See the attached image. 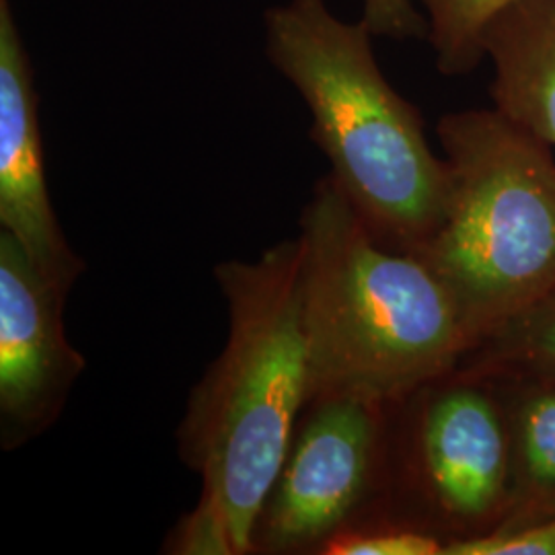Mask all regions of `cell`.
<instances>
[{
    "label": "cell",
    "mask_w": 555,
    "mask_h": 555,
    "mask_svg": "<svg viewBox=\"0 0 555 555\" xmlns=\"http://www.w3.org/2000/svg\"><path fill=\"white\" fill-rule=\"evenodd\" d=\"M300 270L298 237L215 268L229 337L179 424V456L202 492L167 539V554H251L259 511L311 399Z\"/></svg>",
    "instance_id": "6da1fadb"
},
{
    "label": "cell",
    "mask_w": 555,
    "mask_h": 555,
    "mask_svg": "<svg viewBox=\"0 0 555 555\" xmlns=\"http://www.w3.org/2000/svg\"><path fill=\"white\" fill-rule=\"evenodd\" d=\"M298 227L311 399L391 405L455 371L472 341L453 293L426 261L380 245L332 176Z\"/></svg>",
    "instance_id": "7a4b0ae2"
},
{
    "label": "cell",
    "mask_w": 555,
    "mask_h": 555,
    "mask_svg": "<svg viewBox=\"0 0 555 555\" xmlns=\"http://www.w3.org/2000/svg\"><path fill=\"white\" fill-rule=\"evenodd\" d=\"M266 23L268 54L309 105L330 176L380 245L416 256L444 219L449 165L380 75L366 23L337 20L323 0H291Z\"/></svg>",
    "instance_id": "3957f363"
},
{
    "label": "cell",
    "mask_w": 555,
    "mask_h": 555,
    "mask_svg": "<svg viewBox=\"0 0 555 555\" xmlns=\"http://www.w3.org/2000/svg\"><path fill=\"white\" fill-rule=\"evenodd\" d=\"M447 212L417 251L453 293L472 346L555 286L552 146L500 109L438 124Z\"/></svg>",
    "instance_id": "277c9868"
},
{
    "label": "cell",
    "mask_w": 555,
    "mask_h": 555,
    "mask_svg": "<svg viewBox=\"0 0 555 555\" xmlns=\"http://www.w3.org/2000/svg\"><path fill=\"white\" fill-rule=\"evenodd\" d=\"M391 516L444 545L486 535L511 502V430L492 378L455 369L393 403Z\"/></svg>",
    "instance_id": "5b68a950"
},
{
    "label": "cell",
    "mask_w": 555,
    "mask_h": 555,
    "mask_svg": "<svg viewBox=\"0 0 555 555\" xmlns=\"http://www.w3.org/2000/svg\"><path fill=\"white\" fill-rule=\"evenodd\" d=\"M393 403L315 397L298 417L251 554L311 555L360 522L391 516Z\"/></svg>",
    "instance_id": "8992f818"
},
{
    "label": "cell",
    "mask_w": 555,
    "mask_h": 555,
    "mask_svg": "<svg viewBox=\"0 0 555 555\" xmlns=\"http://www.w3.org/2000/svg\"><path fill=\"white\" fill-rule=\"evenodd\" d=\"M66 293L29 261L20 241L0 231V444L15 451L50 428L85 371L70 346Z\"/></svg>",
    "instance_id": "52a82bcc"
},
{
    "label": "cell",
    "mask_w": 555,
    "mask_h": 555,
    "mask_svg": "<svg viewBox=\"0 0 555 555\" xmlns=\"http://www.w3.org/2000/svg\"><path fill=\"white\" fill-rule=\"evenodd\" d=\"M0 224L52 286L70 293L85 272L52 208L38 98L9 0H0Z\"/></svg>",
    "instance_id": "ba28073f"
},
{
    "label": "cell",
    "mask_w": 555,
    "mask_h": 555,
    "mask_svg": "<svg viewBox=\"0 0 555 555\" xmlns=\"http://www.w3.org/2000/svg\"><path fill=\"white\" fill-rule=\"evenodd\" d=\"M481 46L496 66V109L555 146V0H513Z\"/></svg>",
    "instance_id": "9c48e42d"
},
{
    "label": "cell",
    "mask_w": 555,
    "mask_h": 555,
    "mask_svg": "<svg viewBox=\"0 0 555 555\" xmlns=\"http://www.w3.org/2000/svg\"><path fill=\"white\" fill-rule=\"evenodd\" d=\"M490 378V377H488ZM511 430V502L496 531L555 518V380L492 378Z\"/></svg>",
    "instance_id": "30bf717a"
},
{
    "label": "cell",
    "mask_w": 555,
    "mask_h": 555,
    "mask_svg": "<svg viewBox=\"0 0 555 555\" xmlns=\"http://www.w3.org/2000/svg\"><path fill=\"white\" fill-rule=\"evenodd\" d=\"M456 369L490 378L555 380V286L476 341Z\"/></svg>",
    "instance_id": "8fae6325"
},
{
    "label": "cell",
    "mask_w": 555,
    "mask_h": 555,
    "mask_svg": "<svg viewBox=\"0 0 555 555\" xmlns=\"http://www.w3.org/2000/svg\"><path fill=\"white\" fill-rule=\"evenodd\" d=\"M428 11V38L438 70L465 75L486 56L481 38L488 23L513 0H420Z\"/></svg>",
    "instance_id": "7c38bea8"
},
{
    "label": "cell",
    "mask_w": 555,
    "mask_h": 555,
    "mask_svg": "<svg viewBox=\"0 0 555 555\" xmlns=\"http://www.w3.org/2000/svg\"><path fill=\"white\" fill-rule=\"evenodd\" d=\"M321 555H444V541L414 522L378 516L330 539Z\"/></svg>",
    "instance_id": "4fadbf2b"
},
{
    "label": "cell",
    "mask_w": 555,
    "mask_h": 555,
    "mask_svg": "<svg viewBox=\"0 0 555 555\" xmlns=\"http://www.w3.org/2000/svg\"><path fill=\"white\" fill-rule=\"evenodd\" d=\"M444 555H555V518L449 541Z\"/></svg>",
    "instance_id": "5bb4252c"
},
{
    "label": "cell",
    "mask_w": 555,
    "mask_h": 555,
    "mask_svg": "<svg viewBox=\"0 0 555 555\" xmlns=\"http://www.w3.org/2000/svg\"><path fill=\"white\" fill-rule=\"evenodd\" d=\"M364 23L373 36L416 38L428 34V25L420 20L412 0H364Z\"/></svg>",
    "instance_id": "9a60e30c"
}]
</instances>
